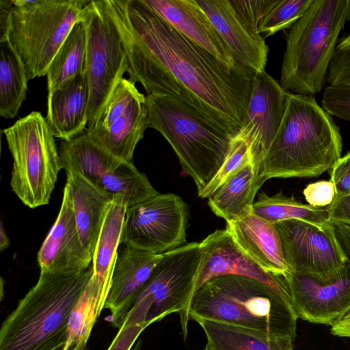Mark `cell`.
I'll return each instance as SVG.
<instances>
[{"label":"cell","mask_w":350,"mask_h":350,"mask_svg":"<svg viewBox=\"0 0 350 350\" xmlns=\"http://www.w3.org/2000/svg\"><path fill=\"white\" fill-rule=\"evenodd\" d=\"M12 8V0H0V44L7 42Z\"/></svg>","instance_id":"40"},{"label":"cell","mask_w":350,"mask_h":350,"mask_svg":"<svg viewBox=\"0 0 350 350\" xmlns=\"http://www.w3.org/2000/svg\"><path fill=\"white\" fill-rule=\"evenodd\" d=\"M2 133L13 159L12 191L31 208L48 204L63 165L46 118L32 111Z\"/></svg>","instance_id":"8"},{"label":"cell","mask_w":350,"mask_h":350,"mask_svg":"<svg viewBox=\"0 0 350 350\" xmlns=\"http://www.w3.org/2000/svg\"><path fill=\"white\" fill-rule=\"evenodd\" d=\"M81 19L86 30L85 72L90 87L86 129H89L127 72L128 64L124 45L108 0L90 1Z\"/></svg>","instance_id":"10"},{"label":"cell","mask_w":350,"mask_h":350,"mask_svg":"<svg viewBox=\"0 0 350 350\" xmlns=\"http://www.w3.org/2000/svg\"><path fill=\"white\" fill-rule=\"evenodd\" d=\"M37 259L40 272L72 273L85 271L90 266L92 258L81 241L66 185L59 212Z\"/></svg>","instance_id":"19"},{"label":"cell","mask_w":350,"mask_h":350,"mask_svg":"<svg viewBox=\"0 0 350 350\" xmlns=\"http://www.w3.org/2000/svg\"><path fill=\"white\" fill-rule=\"evenodd\" d=\"M288 93L265 70L254 74L240 130L250 141L253 164L258 173L282 120Z\"/></svg>","instance_id":"15"},{"label":"cell","mask_w":350,"mask_h":350,"mask_svg":"<svg viewBox=\"0 0 350 350\" xmlns=\"http://www.w3.org/2000/svg\"><path fill=\"white\" fill-rule=\"evenodd\" d=\"M86 30L81 18L72 27L53 58L47 72L48 93L85 71Z\"/></svg>","instance_id":"28"},{"label":"cell","mask_w":350,"mask_h":350,"mask_svg":"<svg viewBox=\"0 0 350 350\" xmlns=\"http://www.w3.org/2000/svg\"><path fill=\"white\" fill-rule=\"evenodd\" d=\"M262 184L251 163L208 196V204L226 223L240 219L252 213L254 198Z\"/></svg>","instance_id":"27"},{"label":"cell","mask_w":350,"mask_h":350,"mask_svg":"<svg viewBox=\"0 0 350 350\" xmlns=\"http://www.w3.org/2000/svg\"><path fill=\"white\" fill-rule=\"evenodd\" d=\"M27 78L18 57L8 43L1 44L0 116L15 118L26 98Z\"/></svg>","instance_id":"30"},{"label":"cell","mask_w":350,"mask_h":350,"mask_svg":"<svg viewBox=\"0 0 350 350\" xmlns=\"http://www.w3.org/2000/svg\"><path fill=\"white\" fill-rule=\"evenodd\" d=\"M252 213L271 224L288 219H301L318 226L329 222L328 206L314 207L287 197L280 191L273 196L260 192L254 202Z\"/></svg>","instance_id":"29"},{"label":"cell","mask_w":350,"mask_h":350,"mask_svg":"<svg viewBox=\"0 0 350 350\" xmlns=\"http://www.w3.org/2000/svg\"><path fill=\"white\" fill-rule=\"evenodd\" d=\"M231 51L236 62L252 74L265 70L269 47L234 0H196Z\"/></svg>","instance_id":"17"},{"label":"cell","mask_w":350,"mask_h":350,"mask_svg":"<svg viewBox=\"0 0 350 350\" xmlns=\"http://www.w3.org/2000/svg\"><path fill=\"white\" fill-rule=\"evenodd\" d=\"M127 208L122 196L113 197L107 207L92 255L93 272L89 285L96 298L99 317L110 291Z\"/></svg>","instance_id":"23"},{"label":"cell","mask_w":350,"mask_h":350,"mask_svg":"<svg viewBox=\"0 0 350 350\" xmlns=\"http://www.w3.org/2000/svg\"><path fill=\"white\" fill-rule=\"evenodd\" d=\"M206 336L203 350H294L295 338L197 319Z\"/></svg>","instance_id":"26"},{"label":"cell","mask_w":350,"mask_h":350,"mask_svg":"<svg viewBox=\"0 0 350 350\" xmlns=\"http://www.w3.org/2000/svg\"><path fill=\"white\" fill-rule=\"evenodd\" d=\"M284 258L292 271L321 282L340 278L348 265L330 223L318 226L301 219L275 224Z\"/></svg>","instance_id":"13"},{"label":"cell","mask_w":350,"mask_h":350,"mask_svg":"<svg viewBox=\"0 0 350 350\" xmlns=\"http://www.w3.org/2000/svg\"><path fill=\"white\" fill-rule=\"evenodd\" d=\"M66 173V185L69 189L79 234L92 258L107 207L113 197L82 176Z\"/></svg>","instance_id":"25"},{"label":"cell","mask_w":350,"mask_h":350,"mask_svg":"<svg viewBox=\"0 0 350 350\" xmlns=\"http://www.w3.org/2000/svg\"><path fill=\"white\" fill-rule=\"evenodd\" d=\"M189 317L294 338L298 319L289 298L257 280L235 275L204 283L193 298Z\"/></svg>","instance_id":"4"},{"label":"cell","mask_w":350,"mask_h":350,"mask_svg":"<svg viewBox=\"0 0 350 350\" xmlns=\"http://www.w3.org/2000/svg\"><path fill=\"white\" fill-rule=\"evenodd\" d=\"M321 103L330 116L350 121V85H328L324 89Z\"/></svg>","instance_id":"34"},{"label":"cell","mask_w":350,"mask_h":350,"mask_svg":"<svg viewBox=\"0 0 350 350\" xmlns=\"http://www.w3.org/2000/svg\"><path fill=\"white\" fill-rule=\"evenodd\" d=\"M336 238L350 267V224L338 221H329Z\"/></svg>","instance_id":"39"},{"label":"cell","mask_w":350,"mask_h":350,"mask_svg":"<svg viewBox=\"0 0 350 350\" xmlns=\"http://www.w3.org/2000/svg\"><path fill=\"white\" fill-rule=\"evenodd\" d=\"M10 245V241L9 237H8L5 230L3 226V223H1V230H0V250L2 252L3 250L7 249Z\"/></svg>","instance_id":"42"},{"label":"cell","mask_w":350,"mask_h":350,"mask_svg":"<svg viewBox=\"0 0 350 350\" xmlns=\"http://www.w3.org/2000/svg\"><path fill=\"white\" fill-rule=\"evenodd\" d=\"M187 204L174 193H158L128 207L120 243L139 250L163 254L186 244Z\"/></svg>","instance_id":"12"},{"label":"cell","mask_w":350,"mask_h":350,"mask_svg":"<svg viewBox=\"0 0 350 350\" xmlns=\"http://www.w3.org/2000/svg\"><path fill=\"white\" fill-rule=\"evenodd\" d=\"M142 1L218 60L230 68H243L236 62L228 45L196 0Z\"/></svg>","instance_id":"20"},{"label":"cell","mask_w":350,"mask_h":350,"mask_svg":"<svg viewBox=\"0 0 350 350\" xmlns=\"http://www.w3.org/2000/svg\"><path fill=\"white\" fill-rule=\"evenodd\" d=\"M342 148L338 127L314 96L289 92L282 120L262 161L260 180L318 176L340 159Z\"/></svg>","instance_id":"2"},{"label":"cell","mask_w":350,"mask_h":350,"mask_svg":"<svg viewBox=\"0 0 350 350\" xmlns=\"http://www.w3.org/2000/svg\"><path fill=\"white\" fill-rule=\"evenodd\" d=\"M63 169L78 174L112 197L122 196L128 207L159 193L132 161H123L94 142L84 131L58 146Z\"/></svg>","instance_id":"11"},{"label":"cell","mask_w":350,"mask_h":350,"mask_svg":"<svg viewBox=\"0 0 350 350\" xmlns=\"http://www.w3.org/2000/svg\"><path fill=\"white\" fill-rule=\"evenodd\" d=\"M163 257L123 245L118 250L105 308L111 323L120 328L124 319L152 270Z\"/></svg>","instance_id":"21"},{"label":"cell","mask_w":350,"mask_h":350,"mask_svg":"<svg viewBox=\"0 0 350 350\" xmlns=\"http://www.w3.org/2000/svg\"><path fill=\"white\" fill-rule=\"evenodd\" d=\"M297 319L332 326L350 312V267L336 280L321 282L300 272L285 278Z\"/></svg>","instance_id":"16"},{"label":"cell","mask_w":350,"mask_h":350,"mask_svg":"<svg viewBox=\"0 0 350 350\" xmlns=\"http://www.w3.org/2000/svg\"><path fill=\"white\" fill-rule=\"evenodd\" d=\"M148 127L146 96L123 78L109 97L87 135L115 157L132 161L135 149Z\"/></svg>","instance_id":"14"},{"label":"cell","mask_w":350,"mask_h":350,"mask_svg":"<svg viewBox=\"0 0 350 350\" xmlns=\"http://www.w3.org/2000/svg\"><path fill=\"white\" fill-rule=\"evenodd\" d=\"M90 0H12L7 42L29 80L49 66Z\"/></svg>","instance_id":"7"},{"label":"cell","mask_w":350,"mask_h":350,"mask_svg":"<svg viewBox=\"0 0 350 350\" xmlns=\"http://www.w3.org/2000/svg\"><path fill=\"white\" fill-rule=\"evenodd\" d=\"M108 1L131 81L147 95L185 103L232 134L241 128L254 74L226 66L142 0Z\"/></svg>","instance_id":"1"},{"label":"cell","mask_w":350,"mask_h":350,"mask_svg":"<svg viewBox=\"0 0 350 350\" xmlns=\"http://www.w3.org/2000/svg\"><path fill=\"white\" fill-rule=\"evenodd\" d=\"M40 272L0 328V350H56L66 345L72 312L92 275Z\"/></svg>","instance_id":"3"},{"label":"cell","mask_w":350,"mask_h":350,"mask_svg":"<svg viewBox=\"0 0 350 350\" xmlns=\"http://www.w3.org/2000/svg\"><path fill=\"white\" fill-rule=\"evenodd\" d=\"M329 332L335 336L350 338V312L336 324L331 326Z\"/></svg>","instance_id":"41"},{"label":"cell","mask_w":350,"mask_h":350,"mask_svg":"<svg viewBox=\"0 0 350 350\" xmlns=\"http://www.w3.org/2000/svg\"><path fill=\"white\" fill-rule=\"evenodd\" d=\"M350 19V0H313L290 28L280 83L286 91L314 96L323 89L340 31Z\"/></svg>","instance_id":"5"},{"label":"cell","mask_w":350,"mask_h":350,"mask_svg":"<svg viewBox=\"0 0 350 350\" xmlns=\"http://www.w3.org/2000/svg\"><path fill=\"white\" fill-rule=\"evenodd\" d=\"M200 245L203 259L196 292L213 278L235 275L257 280L290 299L285 278L262 269L241 250L226 228L214 231L203 239Z\"/></svg>","instance_id":"18"},{"label":"cell","mask_w":350,"mask_h":350,"mask_svg":"<svg viewBox=\"0 0 350 350\" xmlns=\"http://www.w3.org/2000/svg\"><path fill=\"white\" fill-rule=\"evenodd\" d=\"M313 0H275L262 18L258 31L265 37L291 28L306 12Z\"/></svg>","instance_id":"32"},{"label":"cell","mask_w":350,"mask_h":350,"mask_svg":"<svg viewBox=\"0 0 350 350\" xmlns=\"http://www.w3.org/2000/svg\"><path fill=\"white\" fill-rule=\"evenodd\" d=\"M142 347V340L141 338H138L137 342H135L134 347L131 350H141Z\"/></svg>","instance_id":"44"},{"label":"cell","mask_w":350,"mask_h":350,"mask_svg":"<svg viewBox=\"0 0 350 350\" xmlns=\"http://www.w3.org/2000/svg\"><path fill=\"white\" fill-rule=\"evenodd\" d=\"M226 229L241 250L265 271L284 278L292 273L275 224L252 213L227 222Z\"/></svg>","instance_id":"22"},{"label":"cell","mask_w":350,"mask_h":350,"mask_svg":"<svg viewBox=\"0 0 350 350\" xmlns=\"http://www.w3.org/2000/svg\"><path fill=\"white\" fill-rule=\"evenodd\" d=\"M146 107L148 127L168 142L199 194L223 164L233 134L167 96L146 95Z\"/></svg>","instance_id":"6"},{"label":"cell","mask_w":350,"mask_h":350,"mask_svg":"<svg viewBox=\"0 0 350 350\" xmlns=\"http://www.w3.org/2000/svg\"><path fill=\"white\" fill-rule=\"evenodd\" d=\"M303 193L309 205L314 207H326L332 203L336 190L330 180H320L307 185Z\"/></svg>","instance_id":"35"},{"label":"cell","mask_w":350,"mask_h":350,"mask_svg":"<svg viewBox=\"0 0 350 350\" xmlns=\"http://www.w3.org/2000/svg\"><path fill=\"white\" fill-rule=\"evenodd\" d=\"M329 221L350 224V194H336L332 203L328 206Z\"/></svg>","instance_id":"38"},{"label":"cell","mask_w":350,"mask_h":350,"mask_svg":"<svg viewBox=\"0 0 350 350\" xmlns=\"http://www.w3.org/2000/svg\"><path fill=\"white\" fill-rule=\"evenodd\" d=\"M327 82L332 85H350V34L338 42L328 69Z\"/></svg>","instance_id":"33"},{"label":"cell","mask_w":350,"mask_h":350,"mask_svg":"<svg viewBox=\"0 0 350 350\" xmlns=\"http://www.w3.org/2000/svg\"><path fill=\"white\" fill-rule=\"evenodd\" d=\"M329 174L336 194H350V152L340 157L329 170Z\"/></svg>","instance_id":"37"},{"label":"cell","mask_w":350,"mask_h":350,"mask_svg":"<svg viewBox=\"0 0 350 350\" xmlns=\"http://www.w3.org/2000/svg\"><path fill=\"white\" fill-rule=\"evenodd\" d=\"M148 326L146 323L122 324L107 350H131L140 334Z\"/></svg>","instance_id":"36"},{"label":"cell","mask_w":350,"mask_h":350,"mask_svg":"<svg viewBox=\"0 0 350 350\" xmlns=\"http://www.w3.org/2000/svg\"><path fill=\"white\" fill-rule=\"evenodd\" d=\"M56 350H88V347H79L76 345L67 346L66 344Z\"/></svg>","instance_id":"43"},{"label":"cell","mask_w":350,"mask_h":350,"mask_svg":"<svg viewBox=\"0 0 350 350\" xmlns=\"http://www.w3.org/2000/svg\"><path fill=\"white\" fill-rule=\"evenodd\" d=\"M253 163L252 145L248 137L239 129L231 137L226 159L213 180L198 194L208 198L232 176L248 164Z\"/></svg>","instance_id":"31"},{"label":"cell","mask_w":350,"mask_h":350,"mask_svg":"<svg viewBox=\"0 0 350 350\" xmlns=\"http://www.w3.org/2000/svg\"><path fill=\"white\" fill-rule=\"evenodd\" d=\"M89 81L85 71L48 93L46 120L55 137L70 140L88 125Z\"/></svg>","instance_id":"24"},{"label":"cell","mask_w":350,"mask_h":350,"mask_svg":"<svg viewBox=\"0 0 350 350\" xmlns=\"http://www.w3.org/2000/svg\"><path fill=\"white\" fill-rule=\"evenodd\" d=\"M202 259L200 243L197 242L186 243L163 253L122 324L150 325L170 314L177 313L183 338L186 340L189 308L196 293Z\"/></svg>","instance_id":"9"}]
</instances>
